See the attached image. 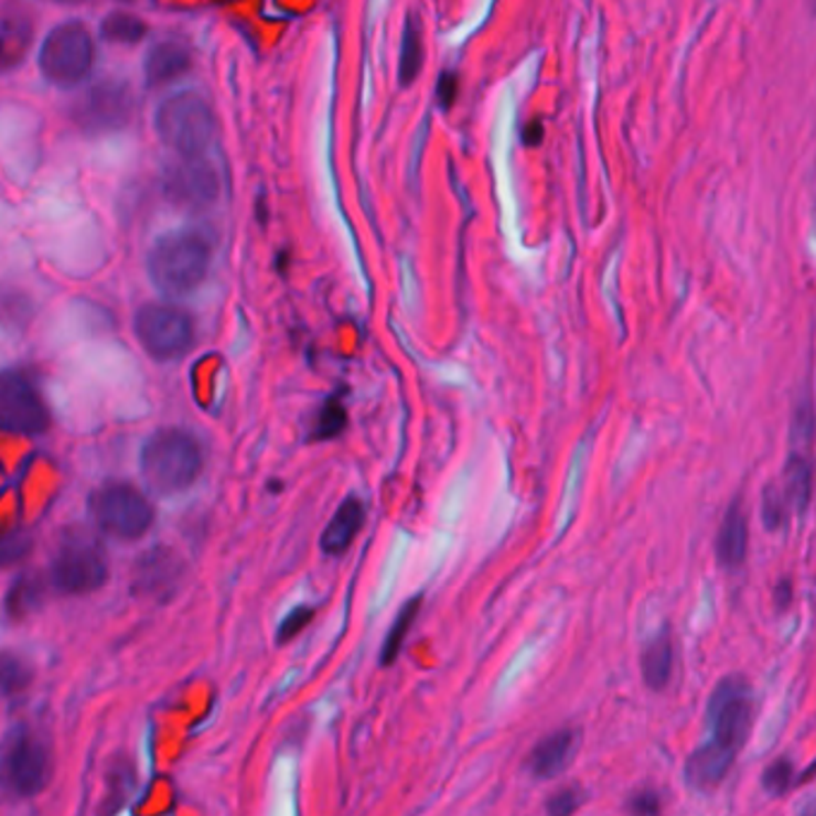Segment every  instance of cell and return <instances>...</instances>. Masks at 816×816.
<instances>
[{
	"instance_id": "cell-1",
	"label": "cell",
	"mask_w": 816,
	"mask_h": 816,
	"mask_svg": "<svg viewBox=\"0 0 816 816\" xmlns=\"http://www.w3.org/2000/svg\"><path fill=\"white\" fill-rule=\"evenodd\" d=\"M754 721V689L742 675H726L707 705L705 740L685 762V783L695 793H711L733 769Z\"/></svg>"
},
{
	"instance_id": "cell-2",
	"label": "cell",
	"mask_w": 816,
	"mask_h": 816,
	"mask_svg": "<svg viewBox=\"0 0 816 816\" xmlns=\"http://www.w3.org/2000/svg\"><path fill=\"white\" fill-rule=\"evenodd\" d=\"M211 243L196 228L168 230L153 240L147 255V273L163 298H187L206 280Z\"/></svg>"
},
{
	"instance_id": "cell-3",
	"label": "cell",
	"mask_w": 816,
	"mask_h": 816,
	"mask_svg": "<svg viewBox=\"0 0 816 816\" xmlns=\"http://www.w3.org/2000/svg\"><path fill=\"white\" fill-rule=\"evenodd\" d=\"M204 468L200 441L185 429L153 431L139 453L144 484L159 496H173L190 488Z\"/></svg>"
},
{
	"instance_id": "cell-4",
	"label": "cell",
	"mask_w": 816,
	"mask_h": 816,
	"mask_svg": "<svg viewBox=\"0 0 816 816\" xmlns=\"http://www.w3.org/2000/svg\"><path fill=\"white\" fill-rule=\"evenodd\" d=\"M153 128L163 147L180 159L204 157L216 137V116L202 94L178 92L159 104Z\"/></svg>"
},
{
	"instance_id": "cell-5",
	"label": "cell",
	"mask_w": 816,
	"mask_h": 816,
	"mask_svg": "<svg viewBox=\"0 0 816 816\" xmlns=\"http://www.w3.org/2000/svg\"><path fill=\"white\" fill-rule=\"evenodd\" d=\"M89 517L104 534L120 541L142 539L153 523V508L142 491L128 482H108L92 491Z\"/></svg>"
},
{
	"instance_id": "cell-6",
	"label": "cell",
	"mask_w": 816,
	"mask_h": 816,
	"mask_svg": "<svg viewBox=\"0 0 816 816\" xmlns=\"http://www.w3.org/2000/svg\"><path fill=\"white\" fill-rule=\"evenodd\" d=\"M94 39L79 20H67L46 34L39 49V69L55 87L73 89L92 73Z\"/></svg>"
},
{
	"instance_id": "cell-7",
	"label": "cell",
	"mask_w": 816,
	"mask_h": 816,
	"mask_svg": "<svg viewBox=\"0 0 816 816\" xmlns=\"http://www.w3.org/2000/svg\"><path fill=\"white\" fill-rule=\"evenodd\" d=\"M106 577L108 560L101 544L82 529L67 532L51 560V584L61 594H89L104 587Z\"/></svg>"
},
{
	"instance_id": "cell-8",
	"label": "cell",
	"mask_w": 816,
	"mask_h": 816,
	"mask_svg": "<svg viewBox=\"0 0 816 816\" xmlns=\"http://www.w3.org/2000/svg\"><path fill=\"white\" fill-rule=\"evenodd\" d=\"M135 337L144 353L159 362L185 357L194 343V321L185 309L149 302L132 319Z\"/></svg>"
},
{
	"instance_id": "cell-9",
	"label": "cell",
	"mask_w": 816,
	"mask_h": 816,
	"mask_svg": "<svg viewBox=\"0 0 816 816\" xmlns=\"http://www.w3.org/2000/svg\"><path fill=\"white\" fill-rule=\"evenodd\" d=\"M53 759L49 742L36 730L20 726L6 740L3 773L6 785L20 797H32L44 791L51 779Z\"/></svg>"
},
{
	"instance_id": "cell-10",
	"label": "cell",
	"mask_w": 816,
	"mask_h": 816,
	"mask_svg": "<svg viewBox=\"0 0 816 816\" xmlns=\"http://www.w3.org/2000/svg\"><path fill=\"white\" fill-rule=\"evenodd\" d=\"M0 421L8 433L22 436H39L51 425L44 398L20 369H8L0 382Z\"/></svg>"
},
{
	"instance_id": "cell-11",
	"label": "cell",
	"mask_w": 816,
	"mask_h": 816,
	"mask_svg": "<svg viewBox=\"0 0 816 816\" xmlns=\"http://www.w3.org/2000/svg\"><path fill=\"white\" fill-rule=\"evenodd\" d=\"M135 96L120 79H104L82 96L75 108V120L87 132L122 130L132 120Z\"/></svg>"
},
{
	"instance_id": "cell-12",
	"label": "cell",
	"mask_w": 816,
	"mask_h": 816,
	"mask_svg": "<svg viewBox=\"0 0 816 816\" xmlns=\"http://www.w3.org/2000/svg\"><path fill=\"white\" fill-rule=\"evenodd\" d=\"M163 192L173 204L204 208L218 200L221 178L206 157L180 159L168 168Z\"/></svg>"
},
{
	"instance_id": "cell-13",
	"label": "cell",
	"mask_w": 816,
	"mask_h": 816,
	"mask_svg": "<svg viewBox=\"0 0 816 816\" xmlns=\"http://www.w3.org/2000/svg\"><path fill=\"white\" fill-rule=\"evenodd\" d=\"M577 742H580V738H577L572 728H560V730H554V733H548L546 738H541L537 744H534L525 762L529 776H534L537 781L556 779L558 773H562L570 766L572 754L577 750Z\"/></svg>"
},
{
	"instance_id": "cell-14",
	"label": "cell",
	"mask_w": 816,
	"mask_h": 816,
	"mask_svg": "<svg viewBox=\"0 0 816 816\" xmlns=\"http://www.w3.org/2000/svg\"><path fill=\"white\" fill-rule=\"evenodd\" d=\"M192 67V51L182 39H161L144 55V77L149 87H163Z\"/></svg>"
},
{
	"instance_id": "cell-15",
	"label": "cell",
	"mask_w": 816,
	"mask_h": 816,
	"mask_svg": "<svg viewBox=\"0 0 816 816\" xmlns=\"http://www.w3.org/2000/svg\"><path fill=\"white\" fill-rule=\"evenodd\" d=\"M744 556H748V517H744L740 501H733L723 515L719 537H716V558H719L721 568L738 570Z\"/></svg>"
},
{
	"instance_id": "cell-16",
	"label": "cell",
	"mask_w": 816,
	"mask_h": 816,
	"mask_svg": "<svg viewBox=\"0 0 816 816\" xmlns=\"http://www.w3.org/2000/svg\"><path fill=\"white\" fill-rule=\"evenodd\" d=\"M364 525V505L357 498H345L331 523L321 534V551L326 556H343Z\"/></svg>"
},
{
	"instance_id": "cell-17",
	"label": "cell",
	"mask_w": 816,
	"mask_h": 816,
	"mask_svg": "<svg viewBox=\"0 0 816 816\" xmlns=\"http://www.w3.org/2000/svg\"><path fill=\"white\" fill-rule=\"evenodd\" d=\"M673 666H675V646L668 632H658L656 637L644 644L642 656H640V670L644 685L661 692L666 689L673 678Z\"/></svg>"
},
{
	"instance_id": "cell-18",
	"label": "cell",
	"mask_w": 816,
	"mask_h": 816,
	"mask_svg": "<svg viewBox=\"0 0 816 816\" xmlns=\"http://www.w3.org/2000/svg\"><path fill=\"white\" fill-rule=\"evenodd\" d=\"M421 65H425V39H421V26L415 15H407L400 41V67H398L402 87H410V84L419 77Z\"/></svg>"
},
{
	"instance_id": "cell-19",
	"label": "cell",
	"mask_w": 816,
	"mask_h": 816,
	"mask_svg": "<svg viewBox=\"0 0 816 816\" xmlns=\"http://www.w3.org/2000/svg\"><path fill=\"white\" fill-rule=\"evenodd\" d=\"M98 34H101L104 41L108 44H120V46H135L147 34V24L142 18L132 15V12L125 10H112L101 20V26H98Z\"/></svg>"
},
{
	"instance_id": "cell-20",
	"label": "cell",
	"mask_w": 816,
	"mask_h": 816,
	"mask_svg": "<svg viewBox=\"0 0 816 816\" xmlns=\"http://www.w3.org/2000/svg\"><path fill=\"white\" fill-rule=\"evenodd\" d=\"M178 580V566L171 554L151 551L137 568V587L157 594L161 587H171Z\"/></svg>"
},
{
	"instance_id": "cell-21",
	"label": "cell",
	"mask_w": 816,
	"mask_h": 816,
	"mask_svg": "<svg viewBox=\"0 0 816 816\" xmlns=\"http://www.w3.org/2000/svg\"><path fill=\"white\" fill-rule=\"evenodd\" d=\"M44 589L46 584L39 575H20L8 592V613L12 618H26L34 613L41 606V601H44Z\"/></svg>"
},
{
	"instance_id": "cell-22",
	"label": "cell",
	"mask_w": 816,
	"mask_h": 816,
	"mask_svg": "<svg viewBox=\"0 0 816 816\" xmlns=\"http://www.w3.org/2000/svg\"><path fill=\"white\" fill-rule=\"evenodd\" d=\"M419 609H421V597L407 601L402 611L398 613L396 621H393L388 635H386V642H384V649H382V666H390L393 661L398 658V654L402 652V644H405L407 635H410Z\"/></svg>"
},
{
	"instance_id": "cell-23",
	"label": "cell",
	"mask_w": 816,
	"mask_h": 816,
	"mask_svg": "<svg viewBox=\"0 0 816 816\" xmlns=\"http://www.w3.org/2000/svg\"><path fill=\"white\" fill-rule=\"evenodd\" d=\"M0 53H3L6 67H12L22 61L24 51L32 44V24L24 18H6L3 30H0Z\"/></svg>"
},
{
	"instance_id": "cell-24",
	"label": "cell",
	"mask_w": 816,
	"mask_h": 816,
	"mask_svg": "<svg viewBox=\"0 0 816 816\" xmlns=\"http://www.w3.org/2000/svg\"><path fill=\"white\" fill-rule=\"evenodd\" d=\"M809 486H812V468L805 458L793 455L787 462V501H791L797 513L807 508L809 503Z\"/></svg>"
},
{
	"instance_id": "cell-25",
	"label": "cell",
	"mask_w": 816,
	"mask_h": 816,
	"mask_svg": "<svg viewBox=\"0 0 816 816\" xmlns=\"http://www.w3.org/2000/svg\"><path fill=\"white\" fill-rule=\"evenodd\" d=\"M795 783V766L787 756L771 762L762 773V787L771 797H783L785 793H791Z\"/></svg>"
},
{
	"instance_id": "cell-26",
	"label": "cell",
	"mask_w": 816,
	"mask_h": 816,
	"mask_svg": "<svg viewBox=\"0 0 816 816\" xmlns=\"http://www.w3.org/2000/svg\"><path fill=\"white\" fill-rule=\"evenodd\" d=\"M347 425V412L343 402L337 398H331L323 402L321 412L316 417V429H314V439L319 441H326V439H333V436L341 433Z\"/></svg>"
},
{
	"instance_id": "cell-27",
	"label": "cell",
	"mask_w": 816,
	"mask_h": 816,
	"mask_svg": "<svg viewBox=\"0 0 816 816\" xmlns=\"http://www.w3.org/2000/svg\"><path fill=\"white\" fill-rule=\"evenodd\" d=\"M584 793L577 785L560 787L546 802V816H575V812L582 807Z\"/></svg>"
},
{
	"instance_id": "cell-28",
	"label": "cell",
	"mask_w": 816,
	"mask_h": 816,
	"mask_svg": "<svg viewBox=\"0 0 816 816\" xmlns=\"http://www.w3.org/2000/svg\"><path fill=\"white\" fill-rule=\"evenodd\" d=\"M627 816H661L664 812V797L654 787H642L635 791L625 802Z\"/></svg>"
},
{
	"instance_id": "cell-29",
	"label": "cell",
	"mask_w": 816,
	"mask_h": 816,
	"mask_svg": "<svg viewBox=\"0 0 816 816\" xmlns=\"http://www.w3.org/2000/svg\"><path fill=\"white\" fill-rule=\"evenodd\" d=\"M785 501L787 498L773 484H769L764 488V496H762V519H764V525H766L769 532H776V529H781L785 525V513H787Z\"/></svg>"
},
{
	"instance_id": "cell-30",
	"label": "cell",
	"mask_w": 816,
	"mask_h": 816,
	"mask_svg": "<svg viewBox=\"0 0 816 816\" xmlns=\"http://www.w3.org/2000/svg\"><path fill=\"white\" fill-rule=\"evenodd\" d=\"M30 680H32V670L24 666V661L8 654L3 658V692L8 697L22 692V689L30 685Z\"/></svg>"
},
{
	"instance_id": "cell-31",
	"label": "cell",
	"mask_w": 816,
	"mask_h": 816,
	"mask_svg": "<svg viewBox=\"0 0 816 816\" xmlns=\"http://www.w3.org/2000/svg\"><path fill=\"white\" fill-rule=\"evenodd\" d=\"M312 618H314V611L309 609V606H298V609H292V611L283 618V623H280V627H278V642H290L292 637H298L300 632H302L309 623H312Z\"/></svg>"
},
{
	"instance_id": "cell-32",
	"label": "cell",
	"mask_w": 816,
	"mask_h": 816,
	"mask_svg": "<svg viewBox=\"0 0 816 816\" xmlns=\"http://www.w3.org/2000/svg\"><path fill=\"white\" fill-rule=\"evenodd\" d=\"M30 551H32L30 534L22 532V529L10 532L6 541H3V562H6V566H10V562L22 560Z\"/></svg>"
},
{
	"instance_id": "cell-33",
	"label": "cell",
	"mask_w": 816,
	"mask_h": 816,
	"mask_svg": "<svg viewBox=\"0 0 816 816\" xmlns=\"http://www.w3.org/2000/svg\"><path fill=\"white\" fill-rule=\"evenodd\" d=\"M455 92H458V79H455V75L445 73L439 79V104L443 108H450V104H453V98H455Z\"/></svg>"
},
{
	"instance_id": "cell-34",
	"label": "cell",
	"mask_w": 816,
	"mask_h": 816,
	"mask_svg": "<svg viewBox=\"0 0 816 816\" xmlns=\"http://www.w3.org/2000/svg\"><path fill=\"white\" fill-rule=\"evenodd\" d=\"M791 601H793V587H791V582H781L776 587V603H779V609H787V603H791Z\"/></svg>"
},
{
	"instance_id": "cell-35",
	"label": "cell",
	"mask_w": 816,
	"mask_h": 816,
	"mask_svg": "<svg viewBox=\"0 0 816 816\" xmlns=\"http://www.w3.org/2000/svg\"><path fill=\"white\" fill-rule=\"evenodd\" d=\"M799 816H816V802H812V805H807L805 809H802Z\"/></svg>"
}]
</instances>
